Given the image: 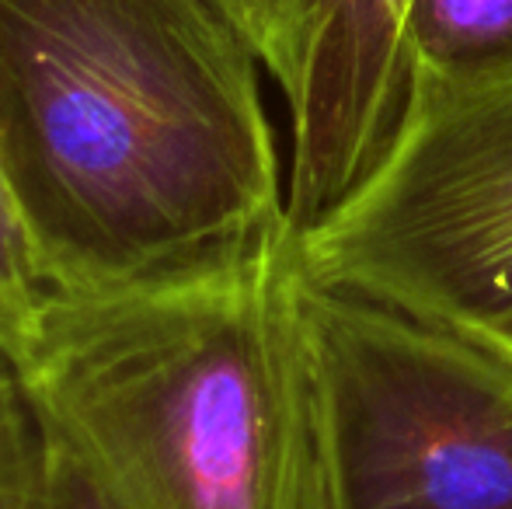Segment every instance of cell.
Returning a JSON list of instances; mask_svg holds the SVG:
<instances>
[{
    "instance_id": "6da1fadb",
    "label": "cell",
    "mask_w": 512,
    "mask_h": 509,
    "mask_svg": "<svg viewBox=\"0 0 512 509\" xmlns=\"http://www.w3.org/2000/svg\"><path fill=\"white\" fill-rule=\"evenodd\" d=\"M255 49L213 0H0V161L49 293L286 224Z\"/></svg>"
},
{
    "instance_id": "7a4b0ae2",
    "label": "cell",
    "mask_w": 512,
    "mask_h": 509,
    "mask_svg": "<svg viewBox=\"0 0 512 509\" xmlns=\"http://www.w3.org/2000/svg\"><path fill=\"white\" fill-rule=\"evenodd\" d=\"M297 231L147 283L49 293L18 367L122 509H328Z\"/></svg>"
},
{
    "instance_id": "3957f363",
    "label": "cell",
    "mask_w": 512,
    "mask_h": 509,
    "mask_svg": "<svg viewBox=\"0 0 512 509\" xmlns=\"http://www.w3.org/2000/svg\"><path fill=\"white\" fill-rule=\"evenodd\" d=\"M328 509H512V353L304 272Z\"/></svg>"
},
{
    "instance_id": "277c9868",
    "label": "cell",
    "mask_w": 512,
    "mask_h": 509,
    "mask_svg": "<svg viewBox=\"0 0 512 509\" xmlns=\"http://www.w3.org/2000/svg\"><path fill=\"white\" fill-rule=\"evenodd\" d=\"M297 245L314 283L512 353V77L418 91L384 164Z\"/></svg>"
},
{
    "instance_id": "5b68a950",
    "label": "cell",
    "mask_w": 512,
    "mask_h": 509,
    "mask_svg": "<svg viewBox=\"0 0 512 509\" xmlns=\"http://www.w3.org/2000/svg\"><path fill=\"white\" fill-rule=\"evenodd\" d=\"M411 0H317L290 109L286 220L314 231L384 164L415 109Z\"/></svg>"
},
{
    "instance_id": "8992f818",
    "label": "cell",
    "mask_w": 512,
    "mask_h": 509,
    "mask_svg": "<svg viewBox=\"0 0 512 509\" xmlns=\"http://www.w3.org/2000/svg\"><path fill=\"white\" fill-rule=\"evenodd\" d=\"M405 46L415 95L509 81L512 0H411Z\"/></svg>"
},
{
    "instance_id": "52a82bcc",
    "label": "cell",
    "mask_w": 512,
    "mask_h": 509,
    "mask_svg": "<svg viewBox=\"0 0 512 509\" xmlns=\"http://www.w3.org/2000/svg\"><path fill=\"white\" fill-rule=\"evenodd\" d=\"M46 297L18 196L0 161V353L14 367H21L32 349Z\"/></svg>"
},
{
    "instance_id": "ba28073f",
    "label": "cell",
    "mask_w": 512,
    "mask_h": 509,
    "mask_svg": "<svg viewBox=\"0 0 512 509\" xmlns=\"http://www.w3.org/2000/svg\"><path fill=\"white\" fill-rule=\"evenodd\" d=\"M213 7L241 32L262 70H269L286 95L304 60L317 0H213Z\"/></svg>"
},
{
    "instance_id": "9c48e42d",
    "label": "cell",
    "mask_w": 512,
    "mask_h": 509,
    "mask_svg": "<svg viewBox=\"0 0 512 509\" xmlns=\"http://www.w3.org/2000/svg\"><path fill=\"white\" fill-rule=\"evenodd\" d=\"M39 412L18 367L0 353V509H28L42 468Z\"/></svg>"
},
{
    "instance_id": "30bf717a",
    "label": "cell",
    "mask_w": 512,
    "mask_h": 509,
    "mask_svg": "<svg viewBox=\"0 0 512 509\" xmlns=\"http://www.w3.org/2000/svg\"><path fill=\"white\" fill-rule=\"evenodd\" d=\"M42 433H46V443H42L39 485H35L28 509H122L60 436H53L46 426Z\"/></svg>"
}]
</instances>
